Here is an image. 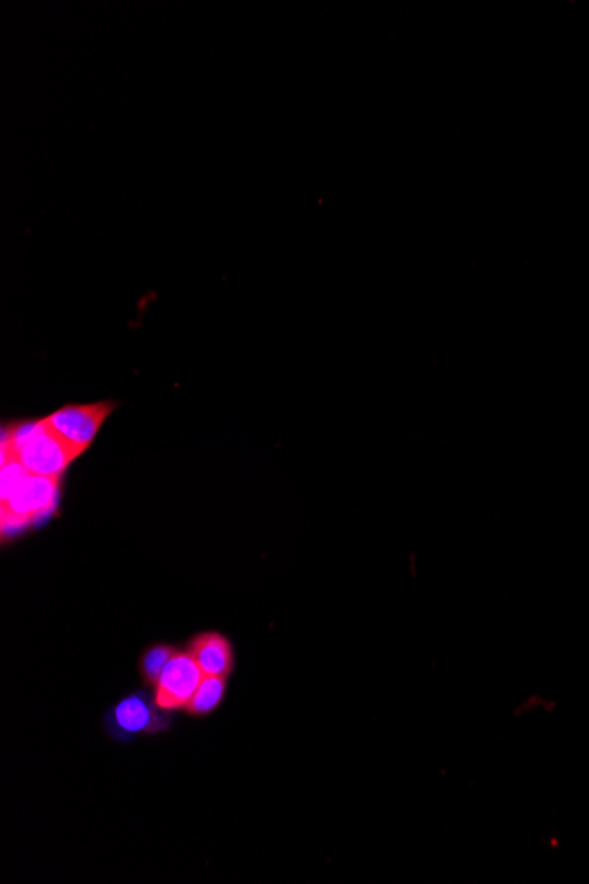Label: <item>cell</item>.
Returning a JSON list of instances; mask_svg holds the SVG:
<instances>
[{
  "label": "cell",
  "mask_w": 589,
  "mask_h": 884,
  "mask_svg": "<svg viewBox=\"0 0 589 884\" xmlns=\"http://www.w3.org/2000/svg\"><path fill=\"white\" fill-rule=\"evenodd\" d=\"M80 454L47 419L13 424L2 436V461H17L29 474L59 479Z\"/></svg>",
  "instance_id": "obj_1"
},
{
  "label": "cell",
  "mask_w": 589,
  "mask_h": 884,
  "mask_svg": "<svg viewBox=\"0 0 589 884\" xmlns=\"http://www.w3.org/2000/svg\"><path fill=\"white\" fill-rule=\"evenodd\" d=\"M59 479L29 474L20 463L2 461V528H22L56 507Z\"/></svg>",
  "instance_id": "obj_2"
},
{
  "label": "cell",
  "mask_w": 589,
  "mask_h": 884,
  "mask_svg": "<svg viewBox=\"0 0 589 884\" xmlns=\"http://www.w3.org/2000/svg\"><path fill=\"white\" fill-rule=\"evenodd\" d=\"M116 408L117 403L113 401L66 405L44 419L52 426L53 431L60 438H64L81 456L96 440L99 429L103 428V424Z\"/></svg>",
  "instance_id": "obj_3"
},
{
  "label": "cell",
  "mask_w": 589,
  "mask_h": 884,
  "mask_svg": "<svg viewBox=\"0 0 589 884\" xmlns=\"http://www.w3.org/2000/svg\"><path fill=\"white\" fill-rule=\"evenodd\" d=\"M198 664L191 654H179L171 657L168 666L162 671L161 678L154 687V703L159 709L173 712V709L188 708L189 701L192 699L201 679H203Z\"/></svg>",
  "instance_id": "obj_4"
},
{
  "label": "cell",
  "mask_w": 589,
  "mask_h": 884,
  "mask_svg": "<svg viewBox=\"0 0 589 884\" xmlns=\"http://www.w3.org/2000/svg\"><path fill=\"white\" fill-rule=\"evenodd\" d=\"M158 724L159 717L154 706L141 694L120 701L110 715V731L119 738H133L152 733Z\"/></svg>",
  "instance_id": "obj_5"
},
{
  "label": "cell",
  "mask_w": 589,
  "mask_h": 884,
  "mask_svg": "<svg viewBox=\"0 0 589 884\" xmlns=\"http://www.w3.org/2000/svg\"><path fill=\"white\" fill-rule=\"evenodd\" d=\"M189 654L206 676L227 678L233 667V649L221 634L206 633L191 643Z\"/></svg>",
  "instance_id": "obj_6"
},
{
  "label": "cell",
  "mask_w": 589,
  "mask_h": 884,
  "mask_svg": "<svg viewBox=\"0 0 589 884\" xmlns=\"http://www.w3.org/2000/svg\"><path fill=\"white\" fill-rule=\"evenodd\" d=\"M227 693V682L218 676H203L200 687L189 701L188 712L192 715H209L221 705Z\"/></svg>",
  "instance_id": "obj_7"
},
{
  "label": "cell",
  "mask_w": 589,
  "mask_h": 884,
  "mask_svg": "<svg viewBox=\"0 0 589 884\" xmlns=\"http://www.w3.org/2000/svg\"><path fill=\"white\" fill-rule=\"evenodd\" d=\"M173 655H176V652L167 645H156L147 649L146 655L141 658V675L146 678L147 684L156 687L158 679L161 678L162 671L168 666Z\"/></svg>",
  "instance_id": "obj_8"
}]
</instances>
